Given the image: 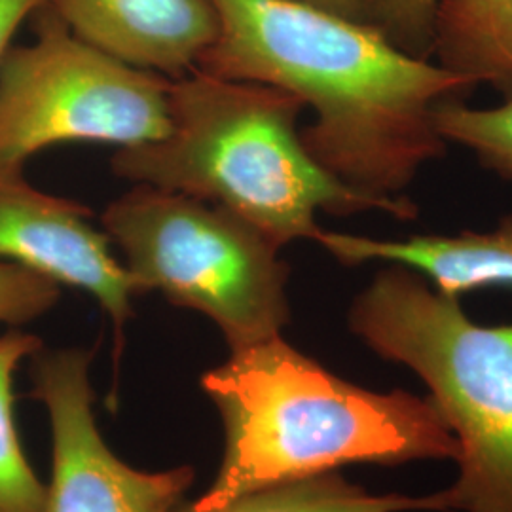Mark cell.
<instances>
[{
	"mask_svg": "<svg viewBox=\"0 0 512 512\" xmlns=\"http://www.w3.org/2000/svg\"><path fill=\"white\" fill-rule=\"evenodd\" d=\"M219 37L196 69L293 93L315 112L300 131L311 158L340 183L401 198L446 154L435 126L442 101L476 84L406 54L372 23L298 0H213Z\"/></svg>",
	"mask_w": 512,
	"mask_h": 512,
	"instance_id": "cell-1",
	"label": "cell"
},
{
	"mask_svg": "<svg viewBox=\"0 0 512 512\" xmlns=\"http://www.w3.org/2000/svg\"><path fill=\"white\" fill-rule=\"evenodd\" d=\"M202 389L219 410L224 456L213 484L192 503L198 511L348 465L459 456L458 440L429 397L351 384L283 334L230 351L203 374Z\"/></svg>",
	"mask_w": 512,
	"mask_h": 512,
	"instance_id": "cell-2",
	"label": "cell"
},
{
	"mask_svg": "<svg viewBox=\"0 0 512 512\" xmlns=\"http://www.w3.org/2000/svg\"><path fill=\"white\" fill-rule=\"evenodd\" d=\"M306 109L281 88L228 80L194 69L169 82V129L156 141L118 148L120 179L213 203L232 211L279 249L315 241L317 213L382 211L414 220L410 198L368 196L317 164L296 120Z\"/></svg>",
	"mask_w": 512,
	"mask_h": 512,
	"instance_id": "cell-3",
	"label": "cell"
},
{
	"mask_svg": "<svg viewBox=\"0 0 512 512\" xmlns=\"http://www.w3.org/2000/svg\"><path fill=\"white\" fill-rule=\"evenodd\" d=\"M348 327L387 363L412 370L458 440L444 512H512V323L480 325L458 296L385 264L351 302Z\"/></svg>",
	"mask_w": 512,
	"mask_h": 512,
	"instance_id": "cell-4",
	"label": "cell"
},
{
	"mask_svg": "<svg viewBox=\"0 0 512 512\" xmlns=\"http://www.w3.org/2000/svg\"><path fill=\"white\" fill-rule=\"evenodd\" d=\"M101 224L139 293L209 317L230 351L281 336L291 321L279 247L232 211L139 184Z\"/></svg>",
	"mask_w": 512,
	"mask_h": 512,
	"instance_id": "cell-5",
	"label": "cell"
},
{
	"mask_svg": "<svg viewBox=\"0 0 512 512\" xmlns=\"http://www.w3.org/2000/svg\"><path fill=\"white\" fill-rule=\"evenodd\" d=\"M169 82L93 48L46 12L37 40L0 61V169L23 171L61 143L126 148L164 137Z\"/></svg>",
	"mask_w": 512,
	"mask_h": 512,
	"instance_id": "cell-6",
	"label": "cell"
},
{
	"mask_svg": "<svg viewBox=\"0 0 512 512\" xmlns=\"http://www.w3.org/2000/svg\"><path fill=\"white\" fill-rule=\"evenodd\" d=\"M93 351L38 349L31 361L33 397L44 404L52 433V475L42 512H171L183 503L194 469L141 471L103 439L93 403Z\"/></svg>",
	"mask_w": 512,
	"mask_h": 512,
	"instance_id": "cell-7",
	"label": "cell"
},
{
	"mask_svg": "<svg viewBox=\"0 0 512 512\" xmlns=\"http://www.w3.org/2000/svg\"><path fill=\"white\" fill-rule=\"evenodd\" d=\"M0 260L90 294L122 348L133 298L141 293L86 205L40 192L23 171L0 169Z\"/></svg>",
	"mask_w": 512,
	"mask_h": 512,
	"instance_id": "cell-8",
	"label": "cell"
},
{
	"mask_svg": "<svg viewBox=\"0 0 512 512\" xmlns=\"http://www.w3.org/2000/svg\"><path fill=\"white\" fill-rule=\"evenodd\" d=\"M63 25L131 67L181 78L219 37L213 0H46Z\"/></svg>",
	"mask_w": 512,
	"mask_h": 512,
	"instance_id": "cell-9",
	"label": "cell"
},
{
	"mask_svg": "<svg viewBox=\"0 0 512 512\" xmlns=\"http://www.w3.org/2000/svg\"><path fill=\"white\" fill-rule=\"evenodd\" d=\"M315 243L344 266L401 264L423 275L440 293L458 298L476 289H512V215L488 232L376 239L321 230Z\"/></svg>",
	"mask_w": 512,
	"mask_h": 512,
	"instance_id": "cell-10",
	"label": "cell"
},
{
	"mask_svg": "<svg viewBox=\"0 0 512 512\" xmlns=\"http://www.w3.org/2000/svg\"><path fill=\"white\" fill-rule=\"evenodd\" d=\"M437 21L444 69L512 95V0H448Z\"/></svg>",
	"mask_w": 512,
	"mask_h": 512,
	"instance_id": "cell-11",
	"label": "cell"
},
{
	"mask_svg": "<svg viewBox=\"0 0 512 512\" xmlns=\"http://www.w3.org/2000/svg\"><path fill=\"white\" fill-rule=\"evenodd\" d=\"M171 512H444V503L440 492L372 494L340 473H330L243 495L215 511L181 503Z\"/></svg>",
	"mask_w": 512,
	"mask_h": 512,
	"instance_id": "cell-12",
	"label": "cell"
},
{
	"mask_svg": "<svg viewBox=\"0 0 512 512\" xmlns=\"http://www.w3.org/2000/svg\"><path fill=\"white\" fill-rule=\"evenodd\" d=\"M42 340L23 330L0 334V512H42L46 484L38 478L19 440L14 416V378Z\"/></svg>",
	"mask_w": 512,
	"mask_h": 512,
	"instance_id": "cell-13",
	"label": "cell"
},
{
	"mask_svg": "<svg viewBox=\"0 0 512 512\" xmlns=\"http://www.w3.org/2000/svg\"><path fill=\"white\" fill-rule=\"evenodd\" d=\"M435 126L446 143L469 148L480 164L512 181V95L494 109H475L459 99L442 101Z\"/></svg>",
	"mask_w": 512,
	"mask_h": 512,
	"instance_id": "cell-14",
	"label": "cell"
},
{
	"mask_svg": "<svg viewBox=\"0 0 512 512\" xmlns=\"http://www.w3.org/2000/svg\"><path fill=\"white\" fill-rule=\"evenodd\" d=\"M61 296V287L18 264L0 260V323L19 327L46 315Z\"/></svg>",
	"mask_w": 512,
	"mask_h": 512,
	"instance_id": "cell-15",
	"label": "cell"
},
{
	"mask_svg": "<svg viewBox=\"0 0 512 512\" xmlns=\"http://www.w3.org/2000/svg\"><path fill=\"white\" fill-rule=\"evenodd\" d=\"M374 12L393 44L406 54L423 57L435 27L437 0H366V12Z\"/></svg>",
	"mask_w": 512,
	"mask_h": 512,
	"instance_id": "cell-16",
	"label": "cell"
},
{
	"mask_svg": "<svg viewBox=\"0 0 512 512\" xmlns=\"http://www.w3.org/2000/svg\"><path fill=\"white\" fill-rule=\"evenodd\" d=\"M44 2L46 0H0V61L8 52L19 25L42 8Z\"/></svg>",
	"mask_w": 512,
	"mask_h": 512,
	"instance_id": "cell-17",
	"label": "cell"
},
{
	"mask_svg": "<svg viewBox=\"0 0 512 512\" xmlns=\"http://www.w3.org/2000/svg\"><path fill=\"white\" fill-rule=\"evenodd\" d=\"M342 18L365 21L366 0H298Z\"/></svg>",
	"mask_w": 512,
	"mask_h": 512,
	"instance_id": "cell-18",
	"label": "cell"
}]
</instances>
